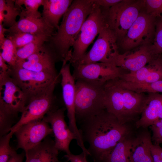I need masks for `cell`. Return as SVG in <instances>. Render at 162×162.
<instances>
[{
  "label": "cell",
  "instance_id": "1",
  "mask_svg": "<svg viewBox=\"0 0 162 162\" xmlns=\"http://www.w3.org/2000/svg\"><path fill=\"white\" fill-rule=\"evenodd\" d=\"M93 162H104L116 145L131 133L129 124H122L104 109L77 124Z\"/></svg>",
  "mask_w": 162,
  "mask_h": 162
},
{
  "label": "cell",
  "instance_id": "2",
  "mask_svg": "<svg viewBox=\"0 0 162 162\" xmlns=\"http://www.w3.org/2000/svg\"><path fill=\"white\" fill-rule=\"evenodd\" d=\"M94 0H74L63 16L56 33L47 42L62 62L68 61L82 26L92 11Z\"/></svg>",
  "mask_w": 162,
  "mask_h": 162
},
{
  "label": "cell",
  "instance_id": "3",
  "mask_svg": "<svg viewBox=\"0 0 162 162\" xmlns=\"http://www.w3.org/2000/svg\"><path fill=\"white\" fill-rule=\"evenodd\" d=\"M117 78L104 84L105 109L122 124L136 122L146 105L148 94L124 88L119 83Z\"/></svg>",
  "mask_w": 162,
  "mask_h": 162
},
{
  "label": "cell",
  "instance_id": "4",
  "mask_svg": "<svg viewBox=\"0 0 162 162\" xmlns=\"http://www.w3.org/2000/svg\"><path fill=\"white\" fill-rule=\"evenodd\" d=\"M104 84L83 80L76 81L75 109L77 124L105 109Z\"/></svg>",
  "mask_w": 162,
  "mask_h": 162
},
{
  "label": "cell",
  "instance_id": "5",
  "mask_svg": "<svg viewBox=\"0 0 162 162\" xmlns=\"http://www.w3.org/2000/svg\"><path fill=\"white\" fill-rule=\"evenodd\" d=\"M145 8V0H122L109 9L101 8L106 24L115 34L117 43L125 35Z\"/></svg>",
  "mask_w": 162,
  "mask_h": 162
},
{
  "label": "cell",
  "instance_id": "6",
  "mask_svg": "<svg viewBox=\"0 0 162 162\" xmlns=\"http://www.w3.org/2000/svg\"><path fill=\"white\" fill-rule=\"evenodd\" d=\"M10 68V76L23 92L28 103L45 92L54 84L57 83L60 75L34 71L16 66Z\"/></svg>",
  "mask_w": 162,
  "mask_h": 162
},
{
  "label": "cell",
  "instance_id": "7",
  "mask_svg": "<svg viewBox=\"0 0 162 162\" xmlns=\"http://www.w3.org/2000/svg\"><path fill=\"white\" fill-rule=\"evenodd\" d=\"M94 3L92 11L84 22L72 46L73 51L69 62L71 64L82 58L95 37L106 26L101 8Z\"/></svg>",
  "mask_w": 162,
  "mask_h": 162
},
{
  "label": "cell",
  "instance_id": "8",
  "mask_svg": "<svg viewBox=\"0 0 162 162\" xmlns=\"http://www.w3.org/2000/svg\"><path fill=\"white\" fill-rule=\"evenodd\" d=\"M157 17L148 14L145 8L117 45L125 52L143 45L153 43Z\"/></svg>",
  "mask_w": 162,
  "mask_h": 162
},
{
  "label": "cell",
  "instance_id": "9",
  "mask_svg": "<svg viewBox=\"0 0 162 162\" xmlns=\"http://www.w3.org/2000/svg\"><path fill=\"white\" fill-rule=\"evenodd\" d=\"M116 38L106 25L98 35L90 50L80 61L75 63L87 64L103 62L113 64L115 58L119 53Z\"/></svg>",
  "mask_w": 162,
  "mask_h": 162
},
{
  "label": "cell",
  "instance_id": "10",
  "mask_svg": "<svg viewBox=\"0 0 162 162\" xmlns=\"http://www.w3.org/2000/svg\"><path fill=\"white\" fill-rule=\"evenodd\" d=\"M57 83L53 84L45 92L29 101L21 113L18 121L10 130L14 134L22 125L29 122L42 119L50 111L58 108L55 103L54 91Z\"/></svg>",
  "mask_w": 162,
  "mask_h": 162
},
{
  "label": "cell",
  "instance_id": "11",
  "mask_svg": "<svg viewBox=\"0 0 162 162\" xmlns=\"http://www.w3.org/2000/svg\"><path fill=\"white\" fill-rule=\"evenodd\" d=\"M162 53L153 43L142 45L118 53L113 64L123 70L134 72L152 61L162 57Z\"/></svg>",
  "mask_w": 162,
  "mask_h": 162
},
{
  "label": "cell",
  "instance_id": "12",
  "mask_svg": "<svg viewBox=\"0 0 162 162\" xmlns=\"http://www.w3.org/2000/svg\"><path fill=\"white\" fill-rule=\"evenodd\" d=\"M72 74L75 81L83 80L104 84L106 82L120 77L123 70L112 63L94 62L87 64H72Z\"/></svg>",
  "mask_w": 162,
  "mask_h": 162
},
{
  "label": "cell",
  "instance_id": "13",
  "mask_svg": "<svg viewBox=\"0 0 162 162\" xmlns=\"http://www.w3.org/2000/svg\"><path fill=\"white\" fill-rule=\"evenodd\" d=\"M27 103L23 92L10 75L0 77V112L15 117Z\"/></svg>",
  "mask_w": 162,
  "mask_h": 162
},
{
  "label": "cell",
  "instance_id": "14",
  "mask_svg": "<svg viewBox=\"0 0 162 162\" xmlns=\"http://www.w3.org/2000/svg\"><path fill=\"white\" fill-rule=\"evenodd\" d=\"M59 74L62 79L61 85L63 98L67 112L68 126L76 137L77 141H81L82 137L77 125L75 109V80L70 71V63L62 62Z\"/></svg>",
  "mask_w": 162,
  "mask_h": 162
},
{
  "label": "cell",
  "instance_id": "15",
  "mask_svg": "<svg viewBox=\"0 0 162 162\" xmlns=\"http://www.w3.org/2000/svg\"><path fill=\"white\" fill-rule=\"evenodd\" d=\"M52 134V130L50 126L43 119L27 123L14 133L17 142L16 149H22L26 152Z\"/></svg>",
  "mask_w": 162,
  "mask_h": 162
},
{
  "label": "cell",
  "instance_id": "16",
  "mask_svg": "<svg viewBox=\"0 0 162 162\" xmlns=\"http://www.w3.org/2000/svg\"><path fill=\"white\" fill-rule=\"evenodd\" d=\"M66 110L65 107H62L50 111L43 119L50 125L56 148L69 154L72 153L70 150V143L73 140H76V137L65 121Z\"/></svg>",
  "mask_w": 162,
  "mask_h": 162
},
{
  "label": "cell",
  "instance_id": "17",
  "mask_svg": "<svg viewBox=\"0 0 162 162\" xmlns=\"http://www.w3.org/2000/svg\"><path fill=\"white\" fill-rule=\"evenodd\" d=\"M60 58L47 42L38 51L15 66L36 72H46L58 75L55 64Z\"/></svg>",
  "mask_w": 162,
  "mask_h": 162
},
{
  "label": "cell",
  "instance_id": "18",
  "mask_svg": "<svg viewBox=\"0 0 162 162\" xmlns=\"http://www.w3.org/2000/svg\"><path fill=\"white\" fill-rule=\"evenodd\" d=\"M56 30L46 22L41 14H28L21 10L19 20L12 27L6 29V32L8 34L26 33L51 38L56 33Z\"/></svg>",
  "mask_w": 162,
  "mask_h": 162
},
{
  "label": "cell",
  "instance_id": "19",
  "mask_svg": "<svg viewBox=\"0 0 162 162\" xmlns=\"http://www.w3.org/2000/svg\"><path fill=\"white\" fill-rule=\"evenodd\" d=\"M128 82L149 83L162 80V57L155 59L137 71L123 73L120 77Z\"/></svg>",
  "mask_w": 162,
  "mask_h": 162
},
{
  "label": "cell",
  "instance_id": "20",
  "mask_svg": "<svg viewBox=\"0 0 162 162\" xmlns=\"http://www.w3.org/2000/svg\"><path fill=\"white\" fill-rule=\"evenodd\" d=\"M54 141L48 136L39 144L25 152V162H62Z\"/></svg>",
  "mask_w": 162,
  "mask_h": 162
},
{
  "label": "cell",
  "instance_id": "21",
  "mask_svg": "<svg viewBox=\"0 0 162 162\" xmlns=\"http://www.w3.org/2000/svg\"><path fill=\"white\" fill-rule=\"evenodd\" d=\"M152 137L145 130L134 136L131 152V162H154L150 149Z\"/></svg>",
  "mask_w": 162,
  "mask_h": 162
},
{
  "label": "cell",
  "instance_id": "22",
  "mask_svg": "<svg viewBox=\"0 0 162 162\" xmlns=\"http://www.w3.org/2000/svg\"><path fill=\"white\" fill-rule=\"evenodd\" d=\"M162 104V94L148 93L146 104L141 117L135 122L137 129L146 128L158 119V112Z\"/></svg>",
  "mask_w": 162,
  "mask_h": 162
},
{
  "label": "cell",
  "instance_id": "23",
  "mask_svg": "<svg viewBox=\"0 0 162 162\" xmlns=\"http://www.w3.org/2000/svg\"><path fill=\"white\" fill-rule=\"evenodd\" d=\"M73 0H44L42 16L49 25L57 29L59 20Z\"/></svg>",
  "mask_w": 162,
  "mask_h": 162
},
{
  "label": "cell",
  "instance_id": "24",
  "mask_svg": "<svg viewBox=\"0 0 162 162\" xmlns=\"http://www.w3.org/2000/svg\"><path fill=\"white\" fill-rule=\"evenodd\" d=\"M134 137L132 133L121 140L104 162H131L130 150Z\"/></svg>",
  "mask_w": 162,
  "mask_h": 162
},
{
  "label": "cell",
  "instance_id": "25",
  "mask_svg": "<svg viewBox=\"0 0 162 162\" xmlns=\"http://www.w3.org/2000/svg\"><path fill=\"white\" fill-rule=\"evenodd\" d=\"M21 11V8L16 5L15 0H0V24L9 28L12 27Z\"/></svg>",
  "mask_w": 162,
  "mask_h": 162
},
{
  "label": "cell",
  "instance_id": "26",
  "mask_svg": "<svg viewBox=\"0 0 162 162\" xmlns=\"http://www.w3.org/2000/svg\"><path fill=\"white\" fill-rule=\"evenodd\" d=\"M117 79L123 87L138 93H162V80L152 83H140L126 82L119 78Z\"/></svg>",
  "mask_w": 162,
  "mask_h": 162
},
{
  "label": "cell",
  "instance_id": "27",
  "mask_svg": "<svg viewBox=\"0 0 162 162\" xmlns=\"http://www.w3.org/2000/svg\"><path fill=\"white\" fill-rule=\"evenodd\" d=\"M50 38L45 35H38L33 41L24 46L16 50V63L26 60L29 56L39 50Z\"/></svg>",
  "mask_w": 162,
  "mask_h": 162
},
{
  "label": "cell",
  "instance_id": "28",
  "mask_svg": "<svg viewBox=\"0 0 162 162\" xmlns=\"http://www.w3.org/2000/svg\"><path fill=\"white\" fill-rule=\"evenodd\" d=\"M2 50L0 55L10 68L16 65L17 59L16 54V49L11 40L6 38L2 45L0 46Z\"/></svg>",
  "mask_w": 162,
  "mask_h": 162
},
{
  "label": "cell",
  "instance_id": "29",
  "mask_svg": "<svg viewBox=\"0 0 162 162\" xmlns=\"http://www.w3.org/2000/svg\"><path fill=\"white\" fill-rule=\"evenodd\" d=\"M14 134L11 132L0 137V162H8L16 151L10 145Z\"/></svg>",
  "mask_w": 162,
  "mask_h": 162
},
{
  "label": "cell",
  "instance_id": "30",
  "mask_svg": "<svg viewBox=\"0 0 162 162\" xmlns=\"http://www.w3.org/2000/svg\"><path fill=\"white\" fill-rule=\"evenodd\" d=\"M38 35L26 33H9L6 36L12 41L16 50L34 40Z\"/></svg>",
  "mask_w": 162,
  "mask_h": 162
},
{
  "label": "cell",
  "instance_id": "31",
  "mask_svg": "<svg viewBox=\"0 0 162 162\" xmlns=\"http://www.w3.org/2000/svg\"><path fill=\"white\" fill-rule=\"evenodd\" d=\"M16 5L21 8V5H24L26 9H22L24 12L27 14H34L40 12L38 10V8L43 5L44 0H16Z\"/></svg>",
  "mask_w": 162,
  "mask_h": 162
},
{
  "label": "cell",
  "instance_id": "32",
  "mask_svg": "<svg viewBox=\"0 0 162 162\" xmlns=\"http://www.w3.org/2000/svg\"><path fill=\"white\" fill-rule=\"evenodd\" d=\"M145 9L153 16L162 17V0H145Z\"/></svg>",
  "mask_w": 162,
  "mask_h": 162
},
{
  "label": "cell",
  "instance_id": "33",
  "mask_svg": "<svg viewBox=\"0 0 162 162\" xmlns=\"http://www.w3.org/2000/svg\"><path fill=\"white\" fill-rule=\"evenodd\" d=\"M155 32L153 44L162 53V17H157Z\"/></svg>",
  "mask_w": 162,
  "mask_h": 162
},
{
  "label": "cell",
  "instance_id": "34",
  "mask_svg": "<svg viewBox=\"0 0 162 162\" xmlns=\"http://www.w3.org/2000/svg\"><path fill=\"white\" fill-rule=\"evenodd\" d=\"M150 126L152 132V140L154 142V144H162V125L159 119Z\"/></svg>",
  "mask_w": 162,
  "mask_h": 162
},
{
  "label": "cell",
  "instance_id": "35",
  "mask_svg": "<svg viewBox=\"0 0 162 162\" xmlns=\"http://www.w3.org/2000/svg\"><path fill=\"white\" fill-rule=\"evenodd\" d=\"M87 154L82 152L78 154H74L71 153L69 154H66L64 157L67 160L70 162H88L87 157Z\"/></svg>",
  "mask_w": 162,
  "mask_h": 162
},
{
  "label": "cell",
  "instance_id": "36",
  "mask_svg": "<svg viewBox=\"0 0 162 162\" xmlns=\"http://www.w3.org/2000/svg\"><path fill=\"white\" fill-rule=\"evenodd\" d=\"M150 149L154 162H161L160 154L162 148L159 145L151 143Z\"/></svg>",
  "mask_w": 162,
  "mask_h": 162
},
{
  "label": "cell",
  "instance_id": "37",
  "mask_svg": "<svg viewBox=\"0 0 162 162\" xmlns=\"http://www.w3.org/2000/svg\"><path fill=\"white\" fill-rule=\"evenodd\" d=\"M122 0H94V3L104 9H109Z\"/></svg>",
  "mask_w": 162,
  "mask_h": 162
},
{
  "label": "cell",
  "instance_id": "38",
  "mask_svg": "<svg viewBox=\"0 0 162 162\" xmlns=\"http://www.w3.org/2000/svg\"><path fill=\"white\" fill-rule=\"evenodd\" d=\"M0 55V77L10 74V68Z\"/></svg>",
  "mask_w": 162,
  "mask_h": 162
},
{
  "label": "cell",
  "instance_id": "39",
  "mask_svg": "<svg viewBox=\"0 0 162 162\" xmlns=\"http://www.w3.org/2000/svg\"><path fill=\"white\" fill-rule=\"evenodd\" d=\"M25 156V153L24 151L20 154H18L16 152L8 162H22Z\"/></svg>",
  "mask_w": 162,
  "mask_h": 162
},
{
  "label": "cell",
  "instance_id": "40",
  "mask_svg": "<svg viewBox=\"0 0 162 162\" xmlns=\"http://www.w3.org/2000/svg\"><path fill=\"white\" fill-rule=\"evenodd\" d=\"M6 32V29L4 28L3 24H0V46L2 45L6 38L4 33Z\"/></svg>",
  "mask_w": 162,
  "mask_h": 162
},
{
  "label": "cell",
  "instance_id": "41",
  "mask_svg": "<svg viewBox=\"0 0 162 162\" xmlns=\"http://www.w3.org/2000/svg\"><path fill=\"white\" fill-rule=\"evenodd\" d=\"M158 119L162 118V104L158 112Z\"/></svg>",
  "mask_w": 162,
  "mask_h": 162
},
{
  "label": "cell",
  "instance_id": "42",
  "mask_svg": "<svg viewBox=\"0 0 162 162\" xmlns=\"http://www.w3.org/2000/svg\"><path fill=\"white\" fill-rule=\"evenodd\" d=\"M160 156H161V162H162V150L161 152Z\"/></svg>",
  "mask_w": 162,
  "mask_h": 162
},
{
  "label": "cell",
  "instance_id": "43",
  "mask_svg": "<svg viewBox=\"0 0 162 162\" xmlns=\"http://www.w3.org/2000/svg\"><path fill=\"white\" fill-rule=\"evenodd\" d=\"M160 122L162 125V118L159 119Z\"/></svg>",
  "mask_w": 162,
  "mask_h": 162
},
{
  "label": "cell",
  "instance_id": "44",
  "mask_svg": "<svg viewBox=\"0 0 162 162\" xmlns=\"http://www.w3.org/2000/svg\"><path fill=\"white\" fill-rule=\"evenodd\" d=\"M68 162V161H67V160L66 161H65V162Z\"/></svg>",
  "mask_w": 162,
  "mask_h": 162
}]
</instances>
